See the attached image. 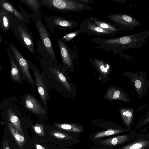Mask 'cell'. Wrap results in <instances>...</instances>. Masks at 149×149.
I'll return each mask as SVG.
<instances>
[{"mask_svg":"<svg viewBox=\"0 0 149 149\" xmlns=\"http://www.w3.org/2000/svg\"><path fill=\"white\" fill-rule=\"evenodd\" d=\"M149 36L148 30L132 35L109 38H95L92 40L102 49L118 54L125 50L141 48L146 42Z\"/></svg>","mask_w":149,"mask_h":149,"instance_id":"6da1fadb","label":"cell"},{"mask_svg":"<svg viewBox=\"0 0 149 149\" xmlns=\"http://www.w3.org/2000/svg\"><path fill=\"white\" fill-rule=\"evenodd\" d=\"M44 19L50 31L54 33V29L57 27L62 30H69L79 26L76 21L59 16L44 15Z\"/></svg>","mask_w":149,"mask_h":149,"instance_id":"8fae6325","label":"cell"},{"mask_svg":"<svg viewBox=\"0 0 149 149\" xmlns=\"http://www.w3.org/2000/svg\"><path fill=\"white\" fill-rule=\"evenodd\" d=\"M114 149H149V133L137 132L130 141Z\"/></svg>","mask_w":149,"mask_h":149,"instance_id":"7c38bea8","label":"cell"},{"mask_svg":"<svg viewBox=\"0 0 149 149\" xmlns=\"http://www.w3.org/2000/svg\"><path fill=\"white\" fill-rule=\"evenodd\" d=\"M29 62L30 68L34 75L37 92L41 101L47 109L48 107V102L50 100L49 91L52 87L45 74L43 72L41 73L38 68L29 60Z\"/></svg>","mask_w":149,"mask_h":149,"instance_id":"277c9868","label":"cell"},{"mask_svg":"<svg viewBox=\"0 0 149 149\" xmlns=\"http://www.w3.org/2000/svg\"><path fill=\"white\" fill-rule=\"evenodd\" d=\"M22 104L25 109L39 118L47 117V110L42 102L29 93L22 97Z\"/></svg>","mask_w":149,"mask_h":149,"instance_id":"ba28073f","label":"cell"},{"mask_svg":"<svg viewBox=\"0 0 149 149\" xmlns=\"http://www.w3.org/2000/svg\"><path fill=\"white\" fill-rule=\"evenodd\" d=\"M122 111V118L126 128L131 130L134 124V112L135 110L132 108H129L124 109Z\"/></svg>","mask_w":149,"mask_h":149,"instance_id":"d6986e66","label":"cell"},{"mask_svg":"<svg viewBox=\"0 0 149 149\" xmlns=\"http://www.w3.org/2000/svg\"><path fill=\"white\" fill-rule=\"evenodd\" d=\"M81 1L87 4H92L94 3V1L93 0H80Z\"/></svg>","mask_w":149,"mask_h":149,"instance_id":"f1b7e54d","label":"cell"},{"mask_svg":"<svg viewBox=\"0 0 149 149\" xmlns=\"http://www.w3.org/2000/svg\"><path fill=\"white\" fill-rule=\"evenodd\" d=\"M109 65L106 68H105L103 65H101L100 66V68L101 70L104 72H107V69H109Z\"/></svg>","mask_w":149,"mask_h":149,"instance_id":"83f0119b","label":"cell"},{"mask_svg":"<svg viewBox=\"0 0 149 149\" xmlns=\"http://www.w3.org/2000/svg\"><path fill=\"white\" fill-rule=\"evenodd\" d=\"M67 149H73V148H68Z\"/></svg>","mask_w":149,"mask_h":149,"instance_id":"e575fe53","label":"cell"},{"mask_svg":"<svg viewBox=\"0 0 149 149\" xmlns=\"http://www.w3.org/2000/svg\"><path fill=\"white\" fill-rule=\"evenodd\" d=\"M34 19L43 45L53 62L57 64L51 39L48 30L43 23L41 17Z\"/></svg>","mask_w":149,"mask_h":149,"instance_id":"9c48e42d","label":"cell"},{"mask_svg":"<svg viewBox=\"0 0 149 149\" xmlns=\"http://www.w3.org/2000/svg\"><path fill=\"white\" fill-rule=\"evenodd\" d=\"M149 123V111L140 119L134 127V131H136Z\"/></svg>","mask_w":149,"mask_h":149,"instance_id":"d4e9b609","label":"cell"},{"mask_svg":"<svg viewBox=\"0 0 149 149\" xmlns=\"http://www.w3.org/2000/svg\"><path fill=\"white\" fill-rule=\"evenodd\" d=\"M125 75L129 79L139 97H143L148 92L149 81L144 73L142 72H125Z\"/></svg>","mask_w":149,"mask_h":149,"instance_id":"52a82bcc","label":"cell"},{"mask_svg":"<svg viewBox=\"0 0 149 149\" xmlns=\"http://www.w3.org/2000/svg\"><path fill=\"white\" fill-rule=\"evenodd\" d=\"M0 4L2 9L8 13H12L20 20H23L24 17L22 14L9 2L5 0H1Z\"/></svg>","mask_w":149,"mask_h":149,"instance_id":"7402d4cb","label":"cell"},{"mask_svg":"<svg viewBox=\"0 0 149 149\" xmlns=\"http://www.w3.org/2000/svg\"><path fill=\"white\" fill-rule=\"evenodd\" d=\"M7 52L11 65L10 76L12 81L16 84H22V78L19 66L12 54L10 49L7 47Z\"/></svg>","mask_w":149,"mask_h":149,"instance_id":"2e32d148","label":"cell"},{"mask_svg":"<svg viewBox=\"0 0 149 149\" xmlns=\"http://www.w3.org/2000/svg\"><path fill=\"white\" fill-rule=\"evenodd\" d=\"M5 149H10V148L8 147L7 146L5 148Z\"/></svg>","mask_w":149,"mask_h":149,"instance_id":"836d02e7","label":"cell"},{"mask_svg":"<svg viewBox=\"0 0 149 149\" xmlns=\"http://www.w3.org/2000/svg\"><path fill=\"white\" fill-rule=\"evenodd\" d=\"M55 126L61 130L71 132L80 134L84 130V127L80 125L74 124L56 123Z\"/></svg>","mask_w":149,"mask_h":149,"instance_id":"ffe728a7","label":"cell"},{"mask_svg":"<svg viewBox=\"0 0 149 149\" xmlns=\"http://www.w3.org/2000/svg\"><path fill=\"white\" fill-rule=\"evenodd\" d=\"M8 13L2 8L0 11V28L4 33L10 29V19Z\"/></svg>","mask_w":149,"mask_h":149,"instance_id":"44dd1931","label":"cell"},{"mask_svg":"<svg viewBox=\"0 0 149 149\" xmlns=\"http://www.w3.org/2000/svg\"><path fill=\"white\" fill-rule=\"evenodd\" d=\"M19 1L23 2L24 4L35 12L42 13L40 6L41 5L38 0H20Z\"/></svg>","mask_w":149,"mask_h":149,"instance_id":"cb8c5ba5","label":"cell"},{"mask_svg":"<svg viewBox=\"0 0 149 149\" xmlns=\"http://www.w3.org/2000/svg\"><path fill=\"white\" fill-rule=\"evenodd\" d=\"M41 5L61 12H79L91 10V6L80 0H38Z\"/></svg>","mask_w":149,"mask_h":149,"instance_id":"3957f363","label":"cell"},{"mask_svg":"<svg viewBox=\"0 0 149 149\" xmlns=\"http://www.w3.org/2000/svg\"><path fill=\"white\" fill-rule=\"evenodd\" d=\"M89 19L95 24L113 33L115 35L121 30L111 21L101 20L92 17H90Z\"/></svg>","mask_w":149,"mask_h":149,"instance_id":"ac0fdd59","label":"cell"},{"mask_svg":"<svg viewBox=\"0 0 149 149\" xmlns=\"http://www.w3.org/2000/svg\"><path fill=\"white\" fill-rule=\"evenodd\" d=\"M34 128L36 133L39 134H41L42 133L43 126L40 124H37L34 126Z\"/></svg>","mask_w":149,"mask_h":149,"instance_id":"4316f807","label":"cell"},{"mask_svg":"<svg viewBox=\"0 0 149 149\" xmlns=\"http://www.w3.org/2000/svg\"><path fill=\"white\" fill-rule=\"evenodd\" d=\"M21 43L32 54L35 52V46L32 37L24 28L19 26L17 29Z\"/></svg>","mask_w":149,"mask_h":149,"instance_id":"e0dca14e","label":"cell"},{"mask_svg":"<svg viewBox=\"0 0 149 149\" xmlns=\"http://www.w3.org/2000/svg\"><path fill=\"white\" fill-rule=\"evenodd\" d=\"M7 125L19 146H22L25 141L24 137L20 134L11 123H8Z\"/></svg>","mask_w":149,"mask_h":149,"instance_id":"603a6c76","label":"cell"},{"mask_svg":"<svg viewBox=\"0 0 149 149\" xmlns=\"http://www.w3.org/2000/svg\"><path fill=\"white\" fill-rule=\"evenodd\" d=\"M36 147L37 149H45L44 147L40 145H37Z\"/></svg>","mask_w":149,"mask_h":149,"instance_id":"f546056e","label":"cell"},{"mask_svg":"<svg viewBox=\"0 0 149 149\" xmlns=\"http://www.w3.org/2000/svg\"><path fill=\"white\" fill-rule=\"evenodd\" d=\"M136 133V132L131 130L125 134L118 135L110 138L91 141L97 146L105 149H115L130 141L135 136Z\"/></svg>","mask_w":149,"mask_h":149,"instance_id":"8992f818","label":"cell"},{"mask_svg":"<svg viewBox=\"0 0 149 149\" xmlns=\"http://www.w3.org/2000/svg\"><path fill=\"white\" fill-rule=\"evenodd\" d=\"M149 128V126H147V127H146L145 128H143V129H142L141 130H140V131H142V132H145V131H146V130H147V129H148V128Z\"/></svg>","mask_w":149,"mask_h":149,"instance_id":"1f68e13d","label":"cell"},{"mask_svg":"<svg viewBox=\"0 0 149 149\" xmlns=\"http://www.w3.org/2000/svg\"></svg>","mask_w":149,"mask_h":149,"instance_id":"d590c367","label":"cell"},{"mask_svg":"<svg viewBox=\"0 0 149 149\" xmlns=\"http://www.w3.org/2000/svg\"><path fill=\"white\" fill-rule=\"evenodd\" d=\"M81 31L89 35L113 36V33L106 30L94 24L88 18H86L79 25Z\"/></svg>","mask_w":149,"mask_h":149,"instance_id":"4fadbf2b","label":"cell"},{"mask_svg":"<svg viewBox=\"0 0 149 149\" xmlns=\"http://www.w3.org/2000/svg\"><path fill=\"white\" fill-rule=\"evenodd\" d=\"M9 49L19 68L23 80L26 81L33 88L36 83L30 72L29 60L11 43H9Z\"/></svg>","mask_w":149,"mask_h":149,"instance_id":"5b68a950","label":"cell"},{"mask_svg":"<svg viewBox=\"0 0 149 149\" xmlns=\"http://www.w3.org/2000/svg\"><path fill=\"white\" fill-rule=\"evenodd\" d=\"M131 130H129L126 128L118 126L114 128L109 129L91 134L89 137V141H91L94 140L103 139L111 136L126 133L130 132Z\"/></svg>","mask_w":149,"mask_h":149,"instance_id":"5bb4252c","label":"cell"},{"mask_svg":"<svg viewBox=\"0 0 149 149\" xmlns=\"http://www.w3.org/2000/svg\"><path fill=\"white\" fill-rule=\"evenodd\" d=\"M107 17L121 30H131L141 24L134 17L126 14L115 13L110 15Z\"/></svg>","mask_w":149,"mask_h":149,"instance_id":"30bf717a","label":"cell"},{"mask_svg":"<svg viewBox=\"0 0 149 149\" xmlns=\"http://www.w3.org/2000/svg\"><path fill=\"white\" fill-rule=\"evenodd\" d=\"M81 32H82L81 30L79 29L76 31L65 34L61 39L65 42H68Z\"/></svg>","mask_w":149,"mask_h":149,"instance_id":"484cf974","label":"cell"},{"mask_svg":"<svg viewBox=\"0 0 149 149\" xmlns=\"http://www.w3.org/2000/svg\"><path fill=\"white\" fill-rule=\"evenodd\" d=\"M2 41V39L1 37V36L0 35V42H1Z\"/></svg>","mask_w":149,"mask_h":149,"instance_id":"d6a6232c","label":"cell"},{"mask_svg":"<svg viewBox=\"0 0 149 149\" xmlns=\"http://www.w3.org/2000/svg\"><path fill=\"white\" fill-rule=\"evenodd\" d=\"M89 149H105L103 148L100 147L98 146L94 147Z\"/></svg>","mask_w":149,"mask_h":149,"instance_id":"4dcf8cb0","label":"cell"},{"mask_svg":"<svg viewBox=\"0 0 149 149\" xmlns=\"http://www.w3.org/2000/svg\"><path fill=\"white\" fill-rule=\"evenodd\" d=\"M26 111L22 102L15 96L3 99L0 104V112L2 117L22 135V123L23 120L27 118Z\"/></svg>","mask_w":149,"mask_h":149,"instance_id":"7a4b0ae2","label":"cell"},{"mask_svg":"<svg viewBox=\"0 0 149 149\" xmlns=\"http://www.w3.org/2000/svg\"><path fill=\"white\" fill-rule=\"evenodd\" d=\"M57 43L64 65L70 66L72 64V53L69 46L62 39H57Z\"/></svg>","mask_w":149,"mask_h":149,"instance_id":"9a60e30c","label":"cell"}]
</instances>
